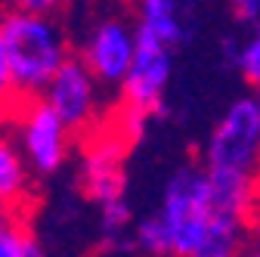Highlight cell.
<instances>
[{"label":"cell","instance_id":"cell-1","mask_svg":"<svg viewBox=\"0 0 260 257\" xmlns=\"http://www.w3.org/2000/svg\"><path fill=\"white\" fill-rule=\"evenodd\" d=\"M155 214L168 233L171 257H239L254 223L214 202L202 165H180L168 177Z\"/></svg>","mask_w":260,"mask_h":257},{"label":"cell","instance_id":"cell-2","mask_svg":"<svg viewBox=\"0 0 260 257\" xmlns=\"http://www.w3.org/2000/svg\"><path fill=\"white\" fill-rule=\"evenodd\" d=\"M4 53L19 100H41L56 72L69 62V35L56 16L4 13Z\"/></svg>","mask_w":260,"mask_h":257},{"label":"cell","instance_id":"cell-3","mask_svg":"<svg viewBox=\"0 0 260 257\" xmlns=\"http://www.w3.org/2000/svg\"><path fill=\"white\" fill-rule=\"evenodd\" d=\"M202 168L214 180L260 183V103L239 96L217 118L202 149Z\"/></svg>","mask_w":260,"mask_h":257},{"label":"cell","instance_id":"cell-4","mask_svg":"<svg viewBox=\"0 0 260 257\" xmlns=\"http://www.w3.org/2000/svg\"><path fill=\"white\" fill-rule=\"evenodd\" d=\"M16 143L25 155L31 174L53 177L72 155V131L44 100H22L13 112Z\"/></svg>","mask_w":260,"mask_h":257},{"label":"cell","instance_id":"cell-5","mask_svg":"<svg viewBox=\"0 0 260 257\" xmlns=\"http://www.w3.org/2000/svg\"><path fill=\"white\" fill-rule=\"evenodd\" d=\"M78 56L103 87L121 90L137 59V28L118 16L96 19L87 28Z\"/></svg>","mask_w":260,"mask_h":257},{"label":"cell","instance_id":"cell-6","mask_svg":"<svg viewBox=\"0 0 260 257\" xmlns=\"http://www.w3.org/2000/svg\"><path fill=\"white\" fill-rule=\"evenodd\" d=\"M124 146L127 140L118 131L96 134L81 155L78 180L84 196L96 208H112L127 202V171H124Z\"/></svg>","mask_w":260,"mask_h":257},{"label":"cell","instance_id":"cell-7","mask_svg":"<svg viewBox=\"0 0 260 257\" xmlns=\"http://www.w3.org/2000/svg\"><path fill=\"white\" fill-rule=\"evenodd\" d=\"M41 100L65 121L72 134L90 131L103 112V84L93 78L81 56H69V62L56 72Z\"/></svg>","mask_w":260,"mask_h":257},{"label":"cell","instance_id":"cell-8","mask_svg":"<svg viewBox=\"0 0 260 257\" xmlns=\"http://www.w3.org/2000/svg\"><path fill=\"white\" fill-rule=\"evenodd\" d=\"M171 72H174V50L161 44H149V41H137V59L121 87L124 106L137 109L149 118L161 115L165 112V93L171 84Z\"/></svg>","mask_w":260,"mask_h":257},{"label":"cell","instance_id":"cell-9","mask_svg":"<svg viewBox=\"0 0 260 257\" xmlns=\"http://www.w3.org/2000/svg\"><path fill=\"white\" fill-rule=\"evenodd\" d=\"M31 196V168L13 137L0 131V202L19 211Z\"/></svg>","mask_w":260,"mask_h":257},{"label":"cell","instance_id":"cell-10","mask_svg":"<svg viewBox=\"0 0 260 257\" xmlns=\"http://www.w3.org/2000/svg\"><path fill=\"white\" fill-rule=\"evenodd\" d=\"M0 257H47L44 245L35 239V233L25 227L22 214L16 211L0 220Z\"/></svg>","mask_w":260,"mask_h":257},{"label":"cell","instance_id":"cell-11","mask_svg":"<svg viewBox=\"0 0 260 257\" xmlns=\"http://www.w3.org/2000/svg\"><path fill=\"white\" fill-rule=\"evenodd\" d=\"M134 248L143 257H171V242L158 214H146L134 223Z\"/></svg>","mask_w":260,"mask_h":257},{"label":"cell","instance_id":"cell-12","mask_svg":"<svg viewBox=\"0 0 260 257\" xmlns=\"http://www.w3.org/2000/svg\"><path fill=\"white\" fill-rule=\"evenodd\" d=\"M233 69H239V75H242L248 84H254V87L260 90V25L242 41Z\"/></svg>","mask_w":260,"mask_h":257},{"label":"cell","instance_id":"cell-13","mask_svg":"<svg viewBox=\"0 0 260 257\" xmlns=\"http://www.w3.org/2000/svg\"><path fill=\"white\" fill-rule=\"evenodd\" d=\"M19 96L10 78V66H7V53H4V13H0V118H13V112L19 109Z\"/></svg>","mask_w":260,"mask_h":257},{"label":"cell","instance_id":"cell-14","mask_svg":"<svg viewBox=\"0 0 260 257\" xmlns=\"http://www.w3.org/2000/svg\"><path fill=\"white\" fill-rule=\"evenodd\" d=\"M137 19H155V22L183 19V0H137Z\"/></svg>","mask_w":260,"mask_h":257},{"label":"cell","instance_id":"cell-15","mask_svg":"<svg viewBox=\"0 0 260 257\" xmlns=\"http://www.w3.org/2000/svg\"><path fill=\"white\" fill-rule=\"evenodd\" d=\"M65 7V0H10V10L31 13V16H56Z\"/></svg>","mask_w":260,"mask_h":257},{"label":"cell","instance_id":"cell-16","mask_svg":"<svg viewBox=\"0 0 260 257\" xmlns=\"http://www.w3.org/2000/svg\"><path fill=\"white\" fill-rule=\"evenodd\" d=\"M226 4H230V13L236 16L239 25H260V0H226Z\"/></svg>","mask_w":260,"mask_h":257},{"label":"cell","instance_id":"cell-17","mask_svg":"<svg viewBox=\"0 0 260 257\" xmlns=\"http://www.w3.org/2000/svg\"><path fill=\"white\" fill-rule=\"evenodd\" d=\"M239 257H260V227L251 230V236H248V242H245V248H242Z\"/></svg>","mask_w":260,"mask_h":257},{"label":"cell","instance_id":"cell-18","mask_svg":"<svg viewBox=\"0 0 260 257\" xmlns=\"http://www.w3.org/2000/svg\"><path fill=\"white\" fill-rule=\"evenodd\" d=\"M10 214H13V211H10V208H7L4 202H0V220H4V217H10ZM16 214H19V211H16Z\"/></svg>","mask_w":260,"mask_h":257},{"label":"cell","instance_id":"cell-19","mask_svg":"<svg viewBox=\"0 0 260 257\" xmlns=\"http://www.w3.org/2000/svg\"><path fill=\"white\" fill-rule=\"evenodd\" d=\"M257 103H260V90H257Z\"/></svg>","mask_w":260,"mask_h":257}]
</instances>
